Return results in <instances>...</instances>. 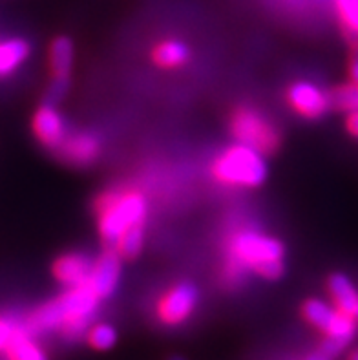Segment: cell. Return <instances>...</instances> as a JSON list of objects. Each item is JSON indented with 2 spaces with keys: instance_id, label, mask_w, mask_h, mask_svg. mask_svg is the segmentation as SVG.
Listing matches in <instances>:
<instances>
[{
  "instance_id": "obj_6",
  "label": "cell",
  "mask_w": 358,
  "mask_h": 360,
  "mask_svg": "<svg viewBox=\"0 0 358 360\" xmlns=\"http://www.w3.org/2000/svg\"><path fill=\"white\" fill-rule=\"evenodd\" d=\"M304 316L311 324L327 333V337L342 340V342L350 344L357 333L354 316L347 315L338 307L329 306L327 302L320 300V298H311V300L305 302Z\"/></svg>"
},
{
  "instance_id": "obj_3",
  "label": "cell",
  "mask_w": 358,
  "mask_h": 360,
  "mask_svg": "<svg viewBox=\"0 0 358 360\" xmlns=\"http://www.w3.org/2000/svg\"><path fill=\"white\" fill-rule=\"evenodd\" d=\"M99 231L110 245H115L128 229L143 225L146 201L139 192H108L97 201Z\"/></svg>"
},
{
  "instance_id": "obj_4",
  "label": "cell",
  "mask_w": 358,
  "mask_h": 360,
  "mask_svg": "<svg viewBox=\"0 0 358 360\" xmlns=\"http://www.w3.org/2000/svg\"><path fill=\"white\" fill-rule=\"evenodd\" d=\"M214 178L232 187H258L267 178L263 154L247 145L231 146L212 167Z\"/></svg>"
},
{
  "instance_id": "obj_12",
  "label": "cell",
  "mask_w": 358,
  "mask_h": 360,
  "mask_svg": "<svg viewBox=\"0 0 358 360\" xmlns=\"http://www.w3.org/2000/svg\"><path fill=\"white\" fill-rule=\"evenodd\" d=\"M60 155L73 165H90L97 160L101 152V143L91 134H77L66 137L59 146Z\"/></svg>"
},
{
  "instance_id": "obj_18",
  "label": "cell",
  "mask_w": 358,
  "mask_h": 360,
  "mask_svg": "<svg viewBox=\"0 0 358 360\" xmlns=\"http://www.w3.org/2000/svg\"><path fill=\"white\" fill-rule=\"evenodd\" d=\"M143 243H145L143 225H137V227L128 229L127 233L119 238L117 243H115V251H117L119 256H124V258H136L141 249H143Z\"/></svg>"
},
{
  "instance_id": "obj_7",
  "label": "cell",
  "mask_w": 358,
  "mask_h": 360,
  "mask_svg": "<svg viewBox=\"0 0 358 360\" xmlns=\"http://www.w3.org/2000/svg\"><path fill=\"white\" fill-rule=\"evenodd\" d=\"M198 304V289L191 282H181L159 300L158 315L165 324L176 326L191 316Z\"/></svg>"
},
{
  "instance_id": "obj_23",
  "label": "cell",
  "mask_w": 358,
  "mask_h": 360,
  "mask_svg": "<svg viewBox=\"0 0 358 360\" xmlns=\"http://www.w3.org/2000/svg\"><path fill=\"white\" fill-rule=\"evenodd\" d=\"M15 335L13 326L6 322V320H0V349H4L8 347V344L11 342V338Z\"/></svg>"
},
{
  "instance_id": "obj_15",
  "label": "cell",
  "mask_w": 358,
  "mask_h": 360,
  "mask_svg": "<svg viewBox=\"0 0 358 360\" xmlns=\"http://www.w3.org/2000/svg\"><path fill=\"white\" fill-rule=\"evenodd\" d=\"M73 64V44L66 37L55 39L50 48V66L53 77L70 79Z\"/></svg>"
},
{
  "instance_id": "obj_11",
  "label": "cell",
  "mask_w": 358,
  "mask_h": 360,
  "mask_svg": "<svg viewBox=\"0 0 358 360\" xmlns=\"http://www.w3.org/2000/svg\"><path fill=\"white\" fill-rule=\"evenodd\" d=\"M91 267L94 264H91L90 256L84 252H70L55 262L53 273L60 282L70 288H79V285H87Z\"/></svg>"
},
{
  "instance_id": "obj_2",
  "label": "cell",
  "mask_w": 358,
  "mask_h": 360,
  "mask_svg": "<svg viewBox=\"0 0 358 360\" xmlns=\"http://www.w3.org/2000/svg\"><path fill=\"white\" fill-rule=\"evenodd\" d=\"M231 265L238 269H254L265 278H278L283 273V245L276 238L256 231H241L231 240Z\"/></svg>"
},
{
  "instance_id": "obj_28",
  "label": "cell",
  "mask_w": 358,
  "mask_h": 360,
  "mask_svg": "<svg viewBox=\"0 0 358 360\" xmlns=\"http://www.w3.org/2000/svg\"><path fill=\"white\" fill-rule=\"evenodd\" d=\"M170 360H185V359H181V356H172Z\"/></svg>"
},
{
  "instance_id": "obj_5",
  "label": "cell",
  "mask_w": 358,
  "mask_h": 360,
  "mask_svg": "<svg viewBox=\"0 0 358 360\" xmlns=\"http://www.w3.org/2000/svg\"><path fill=\"white\" fill-rule=\"evenodd\" d=\"M232 132L240 141L254 150L269 154L278 146V132L267 119L250 108L238 110L232 119Z\"/></svg>"
},
{
  "instance_id": "obj_20",
  "label": "cell",
  "mask_w": 358,
  "mask_h": 360,
  "mask_svg": "<svg viewBox=\"0 0 358 360\" xmlns=\"http://www.w3.org/2000/svg\"><path fill=\"white\" fill-rule=\"evenodd\" d=\"M88 340L96 349L106 352L110 347H114L117 342V331L114 326L110 324H97L90 329L88 333Z\"/></svg>"
},
{
  "instance_id": "obj_27",
  "label": "cell",
  "mask_w": 358,
  "mask_h": 360,
  "mask_svg": "<svg viewBox=\"0 0 358 360\" xmlns=\"http://www.w3.org/2000/svg\"><path fill=\"white\" fill-rule=\"evenodd\" d=\"M351 360H358V352H354L353 355H351Z\"/></svg>"
},
{
  "instance_id": "obj_17",
  "label": "cell",
  "mask_w": 358,
  "mask_h": 360,
  "mask_svg": "<svg viewBox=\"0 0 358 360\" xmlns=\"http://www.w3.org/2000/svg\"><path fill=\"white\" fill-rule=\"evenodd\" d=\"M8 355L11 360H48L46 353L24 333H15L8 344Z\"/></svg>"
},
{
  "instance_id": "obj_10",
  "label": "cell",
  "mask_w": 358,
  "mask_h": 360,
  "mask_svg": "<svg viewBox=\"0 0 358 360\" xmlns=\"http://www.w3.org/2000/svg\"><path fill=\"white\" fill-rule=\"evenodd\" d=\"M33 130H35V136L50 148H59L66 139V123L59 114V110L50 103H46L37 110Z\"/></svg>"
},
{
  "instance_id": "obj_19",
  "label": "cell",
  "mask_w": 358,
  "mask_h": 360,
  "mask_svg": "<svg viewBox=\"0 0 358 360\" xmlns=\"http://www.w3.org/2000/svg\"><path fill=\"white\" fill-rule=\"evenodd\" d=\"M331 97V106L342 110V112H357L358 110V84L357 82H347L344 86H338L329 94Z\"/></svg>"
},
{
  "instance_id": "obj_16",
  "label": "cell",
  "mask_w": 358,
  "mask_h": 360,
  "mask_svg": "<svg viewBox=\"0 0 358 360\" xmlns=\"http://www.w3.org/2000/svg\"><path fill=\"white\" fill-rule=\"evenodd\" d=\"M191 53L185 42L181 41H165L155 46L154 60L163 68H176L188 60Z\"/></svg>"
},
{
  "instance_id": "obj_14",
  "label": "cell",
  "mask_w": 358,
  "mask_h": 360,
  "mask_svg": "<svg viewBox=\"0 0 358 360\" xmlns=\"http://www.w3.org/2000/svg\"><path fill=\"white\" fill-rule=\"evenodd\" d=\"M30 55V44L24 39H8L0 42V77L11 75Z\"/></svg>"
},
{
  "instance_id": "obj_8",
  "label": "cell",
  "mask_w": 358,
  "mask_h": 360,
  "mask_svg": "<svg viewBox=\"0 0 358 360\" xmlns=\"http://www.w3.org/2000/svg\"><path fill=\"white\" fill-rule=\"evenodd\" d=\"M287 99H289V105L302 114L304 117L317 119L320 115H324L327 110L331 108V97L329 94L318 88L313 82H296L289 88V94H287Z\"/></svg>"
},
{
  "instance_id": "obj_9",
  "label": "cell",
  "mask_w": 358,
  "mask_h": 360,
  "mask_svg": "<svg viewBox=\"0 0 358 360\" xmlns=\"http://www.w3.org/2000/svg\"><path fill=\"white\" fill-rule=\"evenodd\" d=\"M121 276V260L115 251H108L94 264L87 285L99 298L110 297L117 289Z\"/></svg>"
},
{
  "instance_id": "obj_26",
  "label": "cell",
  "mask_w": 358,
  "mask_h": 360,
  "mask_svg": "<svg viewBox=\"0 0 358 360\" xmlns=\"http://www.w3.org/2000/svg\"><path fill=\"white\" fill-rule=\"evenodd\" d=\"M350 73H351V81L357 82V84H358V57H354L353 63H351Z\"/></svg>"
},
{
  "instance_id": "obj_29",
  "label": "cell",
  "mask_w": 358,
  "mask_h": 360,
  "mask_svg": "<svg viewBox=\"0 0 358 360\" xmlns=\"http://www.w3.org/2000/svg\"><path fill=\"white\" fill-rule=\"evenodd\" d=\"M357 319H358V313H357Z\"/></svg>"
},
{
  "instance_id": "obj_24",
  "label": "cell",
  "mask_w": 358,
  "mask_h": 360,
  "mask_svg": "<svg viewBox=\"0 0 358 360\" xmlns=\"http://www.w3.org/2000/svg\"><path fill=\"white\" fill-rule=\"evenodd\" d=\"M347 132L353 137H358V110L351 112L350 117H347Z\"/></svg>"
},
{
  "instance_id": "obj_22",
  "label": "cell",
  "mask_w": 358,
  "mask_h": 360,
  "mask_svg": "<svg viewBox=\"0 0 358 360\" xmlns=\"http://www.w3.org/2000/svg\"><path fill=\"white\" fill-rule=\"evenodd\" d=\"M68 86H70V79L53 77L50 88H48V91H46V99H48V103H50V105H57V103L66 96Z\"/></svg>"
},
{
  "instance_id": "obj_21",
  "label": "cell",
  "mask_w": 358,
  "mask_h": 360,
  "mask_svg": "<svg viewBox=\"0 0 358 360\" xmlns=\"http://www.w3.org/2000/svg\"><path fill=\"white\" fill-rule=\"evenodd\" d=\"M336 9L345 30L358 35V0H336Z\"/></svg>"
},
{
  "instance_id": "obj_1",
  "label": "cell",
  "mask_w": 358,
  "mask_h": 360,
  "mask_svg": "<svg viewBox=\"0 0 358 360\" xmlns=\"http://www.w3.org/2000/svg\"><path fill=\"white\" fill-rule=\"evenodd\" d=\"M99 297L88 285H79L48 306L41 307L32 316V326L37 329H53L63 326L68 335H81L97 311Z\"/></svg>"
},
{
  "instance_id": "obj_13",
  "label": "cell",
  "mask_w": 358,
  "mask_h": 360,
  "mask_svg": "<svg viewBox=\"0 0 358 360\" xmlns=\"http://www.w3.org/2000/svg\"><path fill=\"white\" fill-rule=\"evenodd\" d=\"M327 288L331 292L335 307L357 319L358 313V291L354 283L351 282L344 273H335L327 282Z\"/></svg>"
},
{
  "instance_id": "obj_25",
  "label": "cell",
  "mask_w": 358,
  "mask_h": 360,
  "mask_svg": "<svg viewBox=\"0 0 358 360\" xmlns=\"http://www.w3.org/2000/svg\"><path fill=\"white\" fill-rule=\"evenodd\" d=\"M333 359H335V356H331L329 353H326L322 347H320L318 352H314L313 355H309L305 360H333Z\"/></svg>"
}]
</instances>
